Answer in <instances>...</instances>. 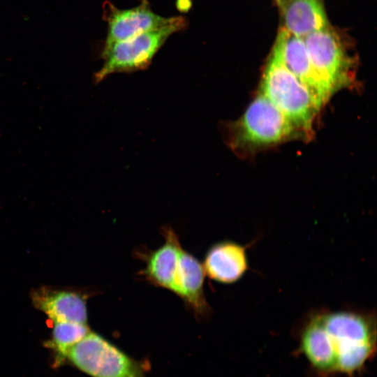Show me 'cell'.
Returning <instances> with one entry per match:
<instances>
[{"mask_svg": "<svg viewBox=\"0 0 377 377\" xmlns=\"http://www.w3.org/2000/svg\"><path fill=\"white\" fill-rule=\"evenodd\" d=\"M90 330L87 323L73 322L54 323L51 346L59 360L67 357L70 349L86 336Z\"/></svg>", "mask_w": 377, "mask_h": 377, "instance_id": "5bb4252c", "label": "cell"}, {"mask_svg": "<svg viewBox=\"0 0 377 377\" xmlns=\"http://www.w3.org/2000/svg\"><path fill=\"white\" fill-rule=\"evenodd\" d=\"M335 359V373L353 375L376 350V325L370 313L322 311L315 313Z\"/></svg>", "mask_w": 377, "mask_h": 377, "instance_id": "6da1fadb", "label": "cell"}, {"mask_svg": "<svg viewBox=\"0 0 377 377\" xmlns=\"http://www.w3.org/2000/svg\"><path fill=\"white\" fill-rule=\"evenodd\" d=\"M282 8L285 28L292 34L304 38L315 31L327 28V21L319 0H288Z\"/></svg>", "mask_w": 377, "mask_h": 377, "instance_id": "4fadbf2b", "label": "cell"}, {"mask_svg": "<svg viewBox=\"0 0 377 377\" xmlns=\"http://www.w3.org/2000/svg\"><path fill=\"white\" fill-rule=\"evenodd\" d=\"M272 53L309 88L321 106L327 101L331 94L316 71L303 38L283 27L278 33Z\"/></svg>", "mask_w": 377, "mask_h": 377, "instance_id": "ba28073f", "label": "cell"}, {"mask_svg": "<svg viewBox=\"0 0 377 377\" xmlns=\"http://www.w3.org/2000/svg\"><path fill=\"white\" fill-rule=\"evenodd\" d=\"M202 266L210 279L223 284L235 283L249 269L246 246L230 240L216 242L205 253Z\"/></svg>", "mask_w": 377, "mask_h": 377, "instance_id": "7c38bea8", "label": "cell"}, {"mask_svg": "<svg viewBox=\"0 0 377 377\" xmlns=\"http://www.w3.org/2000/svg\"><path fill=\"white\" fill-rule=\"evenodd\" d=\"M67 357L91 377H147L142 362L91 331L72 346Z\"/></svg>", "mask_w": 377, "mask_h": 377, "instance_id": "5b68a950", "label": "cell"}, {"mask_svg": "<svg viewBox=\"0 0 377 377\" xmlns=\"http://www.w3.org/2000/svg\"><path fill=\"white\" fill-rule=\"evenodd\" d=\"M205 273L202 264L191 253L182 250L175 278L173 293L198 318H207L211 307L204 290Z\"/></svg>", "mask_w": 377, "mask_h": 377, "instance_id": "30bf717a", "label": "cell"}, {"mask_svg": "<svg viewBox=\"0 0 377 377\" xmlns=\"http://www.w3.org/2000/svg\"><path fill=\"white\" fill-rule=\"evenodd\" d=\"M298 135L302 133L297 126L260 93L243 115L228 126V143L238 154Z\"/></svg>", "mask_w": 377, "mask_h": 377, "instance_id": "7a4b0ae2", "label": "cell"}, {"mask_svg": "<svg viewBox=\"0 0 377 377\" xmlns=\"http://www.w3.org/2000/svg\"><path fill=\"white\" fill-rule=\"evenodd\" d=\"M186 25V20L183 17H172L163 27L104 45L101 54L103 64L94 73L95 82L98 83L113 73H131L147 68L168 38L185 29Z\"/></svg>", "mask_w": 377, "mask_h": 377, "instance_id": "277c9868", "label": "cell"}, {"mask_svg": "<svg viewBox=\"0 0 377 377\" xmlns=\"http://www.w3.org/2000/svg\"><path fill=\"white\" fill-rule=\"evenodd\" d=\"M260 94L269 99L301 131L309 136L321 107L309 88L272 52L265 68Z\"/></svg>", "mask_w": 377, "mask_h": 377, "instance_id": "3957f363", "label": "cell"}, {"mask_svg": "<svg viewBox=\"0 0 377 377\" xmlns=\"http://www.w3.org/2000/svg\"><path fill=\"white\" fill-rule=\"evenodd\" d=\"M87 295L80 290L47 286L37 288L31 295L34 306L54 323H87Z\"/></svg>", "mask_w": 377, "mask_h": 377, "instance_id": "8fae6325", "label": "cell"}, {"mask_svg": "<svg viewBox=\"0 0 377 377\" xmlns=\"http://www.w3.org/2000/svg\"><path fill=\"white\" fill-rule=\"evenodd\" d=\"M303 40L316 71L331 95L350 83L351 61L332 31L326 28Z\"/></svg>", "mask_w": 377, "mask_h": 377, "instance_id": "8992f818", "label": "cell"}, {"mask_svg": "<svg viewBox=\"0 0 377 377\" xmlns=\"http://www.w3.org/2000/svg\"><path fill=\"white\" fill-rule=\"evenodd\" d=\"M277 1H278L279 3H282L283 1H288V0H277Z\"/></svg>", "mask_w": 377, "mask_h": 377, "instance_id": "9a60e30c", "label": "cell"}, {"mask_svg": "<svg viewBox=\"0 0 377 377\" xmlns=\"http://www.w3.org/2000/svg\"><path fill=\"white\" fill-rule=\"evenodd\" d=\"M161 234L164 242L161 246L153 251L136 252L138 257L145 263L139 274L150 284L173 292L179 258L183 247L179 236L170 226H163Z\"/></svg>", "mask_w": 377, "mask_h": 377, "instance_id": "9c48e42d", "label": "cell"}, {"mask_svg": "<svg viewBox=\"0 0 377 377\" xmlns=\"http://www.w3.org/2000/svg\"><path fill=\"white\" fill-rule=\"evenodd\" d=\"M103 6L104 18L108 24L104 45L125 40L163 27L172 18L155 13L147 0H141L138 6L128 9H119L108 1Z\"/></svg>", "mask_w": 377, "mask_h": 377, "instance_id": "52a82bcc", "label": "cell"}]
</instances>
